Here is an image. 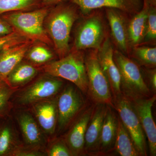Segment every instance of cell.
<instances>
[{
  "label": "cell",
  "instance_id": "obj_3",
  "mask_svg": "<svg viewBox=\"0 0 156 156\" xmlns=\"http://www.w3.org/2000/svg\"><path fill=\"white\" fill-rule=\"evenodd\" d=\"M52 7H42L29 11L8 12L0 15L14 30L35 42L53 47V43L44 26V22Z\"/></svg>",
  "mask_w": 156,
  "mask_h": 156
},
{
  "label": "cell",
  "instance_id": "obj_32",
  "mask_svg": "<svg viewBox=\"0 0 156 156\" xmlns=\"http://www.w3.org/2000/svg\"><path fill=\"white\" fill-rule=\"evenodd\" d=\"M146 75V83L153 94H156V68H145Z\"/></svg>",
  "mask_w": 156,
  "mask_h": 156
},
{
  "label": "cell",
  "instance_id": "obj_34",
  "mask_svg": "<svg viewBox=\"0 0 156 156\" xmlns=\"http://www.w3.org/2000/svg\"><path fill=\"white\" fill-rule=\"evenodd\" d=\"M66 1L67 0H42V3L44 7H53Z\"/></svg>",
  "mask_w": 156,
  "mask_h": 156
},
{
  "label": "cell",
  "instance_id": "obj_13",
  "mask_svg": "<svg viewBox=\"0 0 156 156\" xmlns=\"http://www.w3.org/2000/svg\"><path fill=\"white\" fill-rule=\"evenodd\" d=\"M25 145L32 147L46 149L48 138L30 112L20 110L15 115Z\"/></svg>",
  "mask_w": 156,
  "mask_h": 156
},
{
  "label": "cell",
  "instance_id": "obj_12",
  "mask_svg": "<svg viewBox=\"0 0 156 156\" xmlns=\"http://www.w3.org/2000/svg\"><path fill=\"white\" fill-rule=\"evenodd\" d=\"M156 99V94H154L150 97L131 101L147 137L150 154L151 156H156V127L152 112Z\"/></svg>",
  "mask_w": 156,
  "mask_h": 156
},
{
  "label": "cell",
  "instance_id": "obj_8",
  "mask_svg": "<svg viewBox=\"0 0 156 156\" xmlns=\"http://www.w3.org/2000/svg\"><path fill=\"white\" fill-rule=\"evenodd\" d=\"M61 78L44 73L28 86L17 91L16 102L20 106H29L34 102L56 97L64 86Z\"/></svg>",
  "mask_w": 156,
  "mask_h": 156
},
{
  "label": "cell",
  "instance_id": "obj_10",
  "mask_svg": "<svg viewBox=\"0 0 156 156\" xmlns=\"http://www.w3.org/2000/svg\"><path fill=\"white\" fill-rule=\"evenodd\" d=\"M110 29L111 41L116 49L129 57L131 49L128 41V15L119 9H105Z\"/></svg>",
  "mask_w": 156,
  "mask_h": 156
},
{
  "label": "cell",
  "instance_id": "obj_15",
  "mask_svg": "<svg viewBox=\"0 0 156 156\" xmlns=\"http://www.w3.org/2000/svg\"><path fill=\"white\" fill-rule=\"evenodd\" d=\"M57 95L49 99L34 102L29 105L30 106L31 112L48 138L56 133Z\"/></svg>",
  "mask_w": 156,
  "mask_h": 156
},
{
  "label": "cell",
  "instance_id": "obj_35",
  "mask_svg": "<svg viewBox=\"0 0 156 156\" xmlns=\"http://www.w3.org/2000/svg\"><path fill=\"white\" fill-rule=\"evenodd\" d=\"M144 5L156 7V0H142Z\"/></svg>",
  "mask_w": 156,
  "mask_h": 156
},
{
  "label": "cell",
  "instance_id": "obj_29",
  "mask_svg": "<svg viewBox=\"0 0 156 156\" xmlns=\"http://www.w3.org/2000/svg\"><path fill=\"white\" fill-rule=\"evenodd\" d=\"M45 151L48 156H72L63 137L53 140Z\"/></svg>",
  "mask_w": 156,
  "mask_h": 156
},
{
  "label": "cell",
  "instance_id": "obj_20",
  "mask_svg": "<svg viewBox=\"0 0 156 156\" xmlns=\"http://www.w3.org/2000/svg\"><path fill=\"white\" fill-rule=\"evenodd\" d=\"M0 122V156H12L22 145L13 122L8 116Z\"/></svg>",
  "mask_w": 156,
  "mask_h": 156
},
{
  "label": "cell",
  "instance_id": "obj_24",
  "mask_svg": "<svg viewBox=\"0 0 156 156\" xmlns=\"http://www.w3.org/2000/svg\"><path fill=\"white\" fill-rule=\"evenodd\" d=\"M55 58V54L49 46L37 41L30 46L24 57L27 61L39 67L53 61Z\"/></svg>",
  "mask_w": 156,
  "mask_h": 156
},
{
  "label": "cell",
  "instance_id": "obj_19",
  "mask_svg": "<svg viewBox=\"0 0 156 156\" xmlns=\"http://www.w3.org/2000/svg\"><path fill=\"white\" fill-rule=\"evenodd\" d=\"M34 42L30 40L0 50V81L6 82L9 74L24 59L26 53Z\"/></svg>",
  "mask_w": 156,
  "mask_h": 156
},
{
  "label": "cell",
  "instance_id": "obj_21",
  "mask_svg": "<svg viewBox=\"0 0 156 156\" xmlns=\"http://www.w3.org/2000/svg\"><path fill=\"white\" fill-rule=\"evenodd\" d=\"M40 71V67L23 59L9 74L6 82L12 88L19 89L32 81Z\"/></svg>",
  "mask_w": 156,
  "mask_h": 156
},
{
  "label": "cell",
  "instance_id": "obj_23",
  "mask_svg": "<svg viewBox=\"0 0 156 156\" xmlns=\"http://www.w3.org/2000/svg\"><path fill=\"white\" fill-rule=\"evenodd\" d=\"M121 156H140L132 137L119 116V125L114 150Z\"/></svg>",
  "mask_w": 156,
  "mask_h": 156
},
{
  "label": "cell",
  "instance_id": "obj_31",
  "mask_svg": "<svg viewBox=\"0 0 156 156\" xmlns=\"http://www.w3.org/2000/svg\"><path fill=\"white\" fill-rule=\"evenodd\" d=\"M47 156L46 151L37 148L32 147L22 144L14 152L12 156Z\"/></svg>",
  "mask_w": 156,
  "mask_h": 156
},
{
  "label": "cell",
  "instance_id": "obj_11",
  "mask_svg": "<svg viewBox=\"0 0 156 156\" xmlns=\"http://www.w3.org/2000/svg\"><path fill=\"white\" fill-rule=\"evenodd\" d=\"M93 102L82 112L63 136L72 156H85V136L87 126L95 109Z\"/></svg>",
  "mask_w": 156,
  "mask_h": 156
},
{
  "label": "cell",
  "instance_id": "obj_27",
  "mask_svg": "<svg viewBox=\"0 0 156 156\" xmlns=\"http://www.w3.org/2000/svg\"><path fill=\"white\" fill-rule=\"evenodd\" d=\"M18 90L10 87L5 81H0V119L9 115L12 107L11 97Z\"/></svg>",
  "mask_w": 156,
  "mask_h": 156
},
{
  "label": "cell",
  "instance_id": "obj_7",
  "mask_svg": "<svg viewBox=\"0 0 156 156\" xmlns=\"http://www.w3.org/2000/svg\"><path fill=\"white\" fill-rule=\"evenodd\" d=\"M98 50H90L85 54L88 81V95L92 102L112 107L113 97L109 83L98 58Z\"/></svg>",
  "mask_w": 156,
  "mask_h": 156
},
{
  "label": "cell",
  "instance_id": "obj_26",
  "mask_svg": "<svg viewBox=\"0 0 156 156\" xmlns=\"http://www.w3.org/2000/svg\"><path fill=\"white\" fill-rule=\"evenodd\" d=\"M44 7L42 0H0V15L8 12L29 11Z\"/></svg>",
  "mask_w": 156,
  "mask_h": 156
},
{
  "label": "cell",
  "instance_id": "obj_18",
  "mask_svg": "<svg viewBox=\"0 0 156 156\" xmlns=\"http://www.w3.org/2000/svg\"><path fill=\"white\" fill-rule=\"evenodd\" d=\"M119 125V115L112 107L107 105L97 156H105L114 152Z\"/></svg>",
  "mask_w": 156,
  "mask_h": 156
},
{
  "label": "cell",
  "instance_id": "obj_25",
  "mask_svg": "<svg viewBox=\"0 0 156 156\" xmlns=\"http://www.w3.org/2000/svg\"><path fill=\"white\" fill-rule=\"evenodd\" d=\"M129 58L140 66L148 69L156 68V47L139 45L131 49Z\"/></svg>",
  "mask_w": 156,
  "mask_h": 156
},
{
  "label": "cell",
  "instance_id": "obj_2",
  "mask_svg": "<svg viewBox=\"0 0 156 156\" xmlns=\"http://www.w3.org/2000/svg\"><path fill=\"white\" fill-rule=\"evenodd\" d=\"M40 69L44 73L69 81L88 95V77L83 51L72 48L64 57L41 66Z\"/></svg>",
  "mask_w": 156,
  "mask_h": 156
},
{
  "label": "cell",
  "instance_id": "obj_14",
  "mask_svg": "<svg viewBox=\"0 0 156 156\" xmlns=\"http://www.w3.org/2000/svg\"><path fill=\"white\" fill-rule=\"evenodd\" d=\"M78 7L83 16L97 9L112 8L119 9L133 16L143 7L142 0H68Z\"/></svg>",
  "mask_w": 156,
  "mask_h": 156
},
{
  "label": "cell",
  "instance_id": "obj_1",
  "mask_svg": "<svg viewBox=\"0 0 156 156\" xmlns=\"http://www.w3.org/2000/svg\"><path fill=\"white\" fill-rule=\"evenodd\" d=\"M78 11V7L67 0L52 7L45 18V30L58 58L67 55L70 50L71 32L80 17Z\"/></svg>",
  "mask_w": 156,
  "mask_h": 156
},
{
  "label": "cell",
  "instance_id": "obj_4",
  "mask_svg": "<svg viewBox=\"0 0 156 156\" xmlns=\"http://www.w3.org/2000/svg\"><path fill=\"white\" fill-rule=\"evenodd\" d=\"M89 96L73 84H67L57 95L58 135L67 131L76 119L92 102Z\"/></svg>",
  "mask_w": 156,
  "mask_h": 156
},
{
  "label": "cell",
  "instance_id": "obj_17",
  "mask_svg": "<svg viewBox=\"0 0 156 156\" xmlns=\"http://www.w3.org/2000/svg\"><path fill=\"white\" fill-rule=\"evenodd\" d=\"M107 105L103 104H95V109L85 134V155H97Z\"/></svg>",
  "mask_w": 156,
  "mask_h": 156
},
{
  "label": "cell",
  "instance_id": "obj_28",
  "mask_svg": "<svg viewBox=\"0 0 156 156\" xmlns=\"http://www.w3.org/2000/svg\"><path fill=\"white\" fill-rule=\"evenodd\" d=\"M156 40V7H149L145 37L141 45L154 44Z\"/></svg>",
  "mask_w": 156,
  "mask_h": 156
},
{
  "label": "cell",
  "instance_id": "obj_16",
  "mask_svg": "<svg viewBox=\"0 0 156 156\" xmlns=\"http://www.w3.org/2000/svg\"><path fill=\"white\" fill-rule=\"evenodd\" d=\"M114 45L109 36L98 50V58L109 83L113 98L122 94L121 77L119 69L114 59Z\"/></svg>",
  "mask_w": 156,
  "mask_h": 156
},
{
  "label": "cell",
  "instance_id": "obj_5",
  "mask_svg": "<svg viewBox=\"0 0 156 156\" xmlns=\"http://www.w3.org/2000/svg\"><path fill=\"white\" fill-rule=\"evenodd\" d=\"M114 59L121 77V93L130 101L151 97V92L144 79L142 71L136 62L115 49Z\"/></svg>",
  "mask_w": 156,
  "mask_h": 156
},
{
  "label": "cell",
  "instance_id": "obj_22",
  "mask_svg": "<svg viewBox=\"0 0 156 156\" xmlns=\"http://www.w3.org/2000/svg\"><path fill=\"white\" fill-rule=\"evenodd\" d=\"M149 7L143 5L142 9L131 16L128 24V41L130 48L140 45L145 37Z\"/></svg>",
  "mask_w": 156,
  "mask_h": 156
},
{
  "label": "cell",
  "instance_id": "obj_9",
  "mask_svg": "<svg viewBox=\"0 0 156 156\" xmlns=\"http://www.w3.org/2000/svg\"><path fill=\"white\" fill-rule=\"evenodd\" d=\"M112 107L131 135L140 155L147 156L146 135L131 101L120 94L113 98Z\"/></svg>",
  "mask_w": 156,
  "mask_h": 156
},
{
  "label": "cell",
  "instance_id": "obj_30",
  "mask_svg": "<svg viewBox=\"0 0 156 156\" xmlns=\"http://www.w3.org/2000/svg\"><path fill=\"white\" fill-rule=\"evenodd\" d=\"M29 41L30 40L14 30L13 32L7 35L0 37V50L11 45L24 43Z\"/></svg>",
  "mask_w": 156,
  "mask_h": 156
},
{
  "label": "cell",
  "instance_id": "obj_33",
  "mask_svg": "<svg viewBox=\"0 0 156 156\" xmlns=\"http://www.w3.org/2000/svg\"><path fill=\"white\" fill-rule=\"evenodd\" d=\"M14 31L12 27L0 17V37L7 35Z\"/></svg>",
  "mask_w": 156,
  "mask_h": 156
},
{
  "label": "cell",
  "instance_id": "obj_6",
  "mask_svg": "<svg viewBox=\"0 0 156 156\" xmlns=\"http://www.w3.org/2000/svg\"><path fill=\"white\" fill-rule=\"evenodd\" d=\"M108 36L102 12L94 10L84 16L78 25L72 48L83 51L98 50Z\"/></svg>",
  "mask_w": 156,
  "mask_h": 156
}]
</instances>
